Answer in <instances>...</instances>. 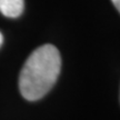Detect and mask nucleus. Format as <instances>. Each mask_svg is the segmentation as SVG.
<instances>
[{"mask_svg": "<svg viewBox=\"0 0 120 120\" xmlns=\"http://www.w3.org/2000/svg\"><path fill=\"white\" fill-rule=\"evenodd\" d=\"M2 42H4V36H2V34L0 32V47H1Z\"/></svg>", "mask_w": 120, "mask_h": 120, "instance_id": "obj_4", "label": "nucleus"}, {"mask_svg": "<svg viewBox=\"0 0 120 120\" xmlns=\"http://www.w3.org/2000/svg\"><path fill=\"white\" fill-rule=\"evenodd\" d=\"M60 52L52 45L37 48L26 60L19 76V89L29 101L41 99L49 92L59 77Z\"/></svg>", "mask_w": 120, "mask_h": 120, "instance_id": "obj_1", "label": "nucleus"}, {"mask_svg": "<svg viewBox=\"0 0 120 120\" xmlns=\"http://www.w3.org/2000/svg\"><path fill=\"white\" fill-rule=\"evenodd\" d=\"M23 0H0V12L8 18H17L23 11Z\"/></svg>", "mask_w": 120, "mask_h": 120, "instance_id": "obj_2", "label": "nucleus"}, {"mask_svg": "<svg viewBox=\"0 0 120 120\" xmlns=\"http://www.w3.org/2000/svg\"><path fill=\"white\" fill-rule=\"evenodd\" d=\"M112 4H115V7L117 8V10L120 12V0H111Z\"/></svg>", "mask_w": 120, "mask_h": 120, "instance_id": "obj_3", "label": "nucleus"}]
</instances>
